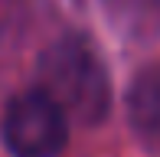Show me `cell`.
Instances as JSON below:
<instances>
[{"mask_svg": "<svg viewBox=\"0 0 160 157\" xmlns=\"http://www.w3.org/2000/svg\"><path fill=\"white\" fill-rule=\"evenodd\" d=\"M0 134L13 157H56L69 144V115L42 89H30L10 98Z\"/></svg>", "mask_w": 160, "mask_h": 157, "instance_id": "7a4b0ae2", "label": "cell"}, {"mask_svg": "<svg viewBox=\"0 0 160 157\" xmlns=\"http://www.w3.org/2000/svg\"><path fill=\"white\" fill-rule=\"evenodd\" d=\"M39 89L69 118L98 124L111 105V82L105 62L82 36H62L39 56Z\"/></svg>", "mask_w": 160, "mask_h": 157, "instance_id": "6da1fadb", "label": "cell"}, {"mask_svg": "<svg viewBox=\"0 0 160 157\" xmlns=\"http://www.w3.org/2000/svg\"><path fill=\"white\" fill-rule=\"evenodd\" d=\"M128 121L150 151H160V62L144 66L131 78Z\"/></svg>", "mask_w": 160, "mask_h": 157, "instance_id": "3957f363", "label": "cell"}]
</instances>
